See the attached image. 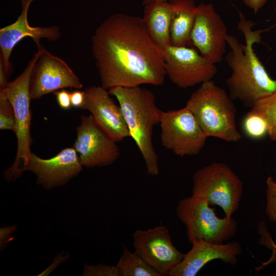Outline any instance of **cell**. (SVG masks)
I'll use <instances>...</instances> for the list:
<instances>
[{
	"label": "cell",
	"instance_id": "4fadbf2b",
	"mask_svg": "<svg viewBox=\"0 0 276 276\" xmlns=\"http://www.w3.org/2000/svg\"><path fill=\"white\" fill-rule=\"evenodd\" d=\"M82 87L79 78L70 66L43 47L30 76L29 91L31 99H38L66 88L80 89Z\"/></svg>",
	"mask_w": 276,
	"mask_h": 276
},
{
	"label": "cell",
	"instance_id": "ac0fdd59",
	"mask_svg": "<svg viewBox=\"0 0 276 276\" xmlns=\"http://www.w3.org/2000/svg\"><path fill=\"white\" fill-rule=\"evenodd\" d=\"M172 6L169 1L153 2L145 5L142 18L147 32L163 52L171 44L170 27Z\"/></svg>",
	"mask_w": 276,
	"mask_h": 276
},
{
	"label": "cell",
	"instance_id": "8992f818",
	"mask_svg": "<svg viewBox=\"0 0 276 276\" xmlns=\"http://www.w3.org/2000/svg\"><path fill=\"white\" fill-rule=\"evenodd\" d=\"M176 213L186 226L187 238L191 243L202 240L221 244L237 232L238 223L233 217L219 218L205 199L192 195L179 201Z\"/></svg>",
	"mask_w": 276,
	"mask_h": 276
},
{
	"label": "cell",
	"instance_id": "30bf717a",
	"mask_svg": "<svg viewBox=\"0 0 276 276\" xmlns=\"http://www.w3.org/2000/svg\"><path fill=\"white\" fill-rule=\"evenodd\" d=\"M226 26L212 4L197 6L191 39L200 54L213 64L220 62L226 51Z\"/></svg>",
	"mask_w": 276,
	"mask_h": 276
},
{
	"label": "cell",
	"instance_id": "5bb4252c",
	"mask_svg": "<svg viewBox=\"0 0 276 276\" xmlns=\"http://www.w3.org/2000/svg\"><path fill=\"white\" fill-rule=\"evenodd\" d=\"M35 0H21V11L13 23L0 29V67L8 78L12 72L10 61L13 48L24 38H31L38 49L42 47L40 40L45 38L51 41L59 40L61 33L59 27H33L30 25L28 15L31 4Z\"/></svg>",
	"mask_w": 276,
	"mask_h": 276
},
{
	"label": "cell",
	"instance_id": "7402d4cb",
	"mask_svg": "<svg viewBox=\"0 0 276 276\" xmlns=\"http://www.w3.org/2000/svg\"><path fill=\"white\" fill-rule=\"evenodd\" d=\"M243 128L246 134L252 139H261L267 134V125L265 119L252 109L244 117Z\"/></svg>",
	"mask_w": 276,
	"mask_h": 276
},
{
	"label": "cell",
	"instance_id": "3957f363",
	"mask_svg": "<svg viewBox=\"0 0 276 276\" xmlns=\"http://www.w3.org/2000/svg\"><path fill=\"white\" fill-rule=\"evenodd\" d=\"M117 99L130 137L134 140L151 176L159 173L158 157L152 141L153 130L159 124L162 111L156 106L154 95L139 86H116L108 89Z\"/></svg>",
	"mask_w": 276,
	"mask_h": 276
},
{
	"label": "cell",
	"instance_id": "44dd1931",
	"mask_svg": "<svg viewBox=\"0 0 276 276\" xmlns=\"http://www.w3.org/2000/svg\"><path fill=\"white\" fill-rule=\"evenodd\" d=\"M251 109L261 115L267 125V134L276 141V91L256 101Z\"/></svg>",
	"mask_w": 276,
	"mask_h": 276
},
{
	"label": "cell",
	"instance_id": "f546056e",
	"mask_svg": "<svg viewBox=\"0 0 276 276\" xmlns=\"http://www.w3.org/2000/svg\"><path fill=\"white\" fill-rule=\"evenodd\" d=\"M15 229V227H5L1 229V241H3L10 233L13 232Z\"/></svg>",
	"mask_w": 276,
	"mask_h": 276
},
{
	"label": "cell",
	"instance_id": "4316f807",
	"mask_svg": "<svg viewBox=\"0 0 276 276\" xmlns=\"http://www.w3.org/2000/svg\"><path fill=\"white\" fill-rule=\"evenodd\" d=\"M58 105L64 110H68L72 106L70 93L62 89L54 93Z\"/></svg>",
	"mask_w": 276,
	"mask_h": 276
},
{
	"label": "cell",
	"instance_id": "5b68a950",
	"mask_svg": "<svg viewBox=\"0 0 276 276\" xmlns=\"http://www.w3.org/2000/svg\"><path fill=\"white\" fill-rule=\"evenodd\" d=\"M43 47L38 49L22 72L5 87L7 96L12 104L15 115L14 132L17 138V153L13 165L7 169L4 176L7 180H14L27 170L32 152L30 132L31 112L29 82L33 67Z\"/></svg>",
	"mask_w": 276,
	"mask_h": 276
},
{
	"label": "cell",
	"instance_id": "ba28073f",
	"mask_svg": "<svg viewBox=\"0 0 276 276\" xmlns=\"http://www.w3.org/2000/svg\"><path fill=\"white\" fill-rule=\"evenodd\" d=\"M159 125L162 144L178 156L197 155L204 147L208 136L186 106L162 111Z\"/></svg>",
	"mask_w": 276,
	"mask_h": 276
},
{
	"label": "cell",
	"instance_id": "e0dca14e",
	"mask_svg": "<svg viewBox=\"0 0 276 276\" xmlns=\"http://www.w3.org/2000/svg\"><path fill=\"white\" fill-rule=\"evenodd\" d=\"M191 249L185 254L181 261L169 273V276H195L209 262L214 260L235 265L237 257L242 252L241 244L237 241L215 244L202 240L192 243Z\"/></svg>",
	"mask_w": 276,
	"mask_h": 276
},
{
	"label": "cell",
	"instance_id": "8fae6325",
	"mask_svg": "<svg viewBox=\"0 0 276 276\" xmlns=\"http://www.w3.org/2000/svg\"><path fill=\"white\" fill-rule=\"evenodd\" d=\"M132 238L134 251L160 276L168 275L184 258L185 254L173 244L169 231L165 226L137 229L132 234Z\"/></svg>",
	"mask_w": 276,
	"mask_h": 276
},
{
	"label": "cell",
	"instance_id": "52a82bcc",
	"mask_svg": "<svg viewBox=\"0 0 276 276\" xmlns=\"http://www.w3.org/2000/svg\"><path fill=\"white\" fill-rule=\"evenodd\" d=\"M243 193V183L227 165L215 162L198 170L193 176L192 195L216 205L225 217H233Z\"/></svg>",
	"mask_w": 276,
	"mask_h": 276
},
{
	"label": "cell",
	"instance_id": "277c9868",
	"mask_svg": "<svg viewBox=\"0 0 276 276\" xmlns=\"http://www.w3.org/2000/svg\"><path fill=\"white\" fill-rule=\"evenodd\" d=\"M226 91L213 80L201 84L185 106L193 113L205 135L229 142L241 139L236 123V108Z\"/></svg>",
	"mask_w": 276,
	"mask_h": 276
},
{
	"label": "cell",
	"instance_id": "484cf974",
	"mask_svg": "<svg viewBox=\"0 0 276 276\" xmlns=\"http://www.w3.org/2000/svg\"><path fill=\"white\" fill-rule=\"evenodd\" d=\"M83 275L120 276V274L116 266L102 264L93 266L85 264Z\"/></svg>",
	"mask_w": 276,
	"mask_h": 276
},
{
	"label": "cell",
	"instance_id": "2e32d148",
	"mask_svg": "<svg viewBox=\"0 0 276 276\" xmlns=\"http://www.w3.org/2000/svg\"><path fill=\"white\" fill-rule=\"evenodd\" d=\"M82 167L77 151L68 147L48 159L32 152L27 170L36 175L38 185L49 190L66 183L81 172Z\"/></svg>",
	"mask_w": 276,
	"mask_h": 276
},
{
	"label": "cell",
	"instance_id": "6da1fadb",
	"mask_svg": "<svg viewBox=\"0 0 276 276\" xmlns=\"http://www.w3.org/2000/svg\"><path fill=\"white\" fill-rule=\"evenodd\" d=\"M91 52L106 89L164 82V52L152 40L140 17L123 13L108 17L92 36Z\"/></svg>",
	"mask_w": 276,
	"mask_h": 276
},
{
	"label": "cell",
	"instance_id": "603a6c76",
	"mask_svg": "<svg viewBox=\"0 0 276 276\" xmlns=\"http://www.w3.org/2000/svg\"><path fill=\"white\" fill-rule=\"evenodd\" d=\"M14 112L6 92L5 87L0 88V129L14 131Z\"/></svg>",
	"mask_w": 276,
	"mask_h": 276
},
{
	"label": "cell",
	"instance_id": "d6986e66",
	"mask_svg": "<svg viewBox=\"0 0 276 276\" xmlns=\"http://www.w3.org/2000/svg\"><path fill=\"white\" fill-rule=\"evenodd\" d=\"M173 11L170 27L171 45L190 47L197 6L194 0H169Z\"/></svg>",
	"mask_w": 276,
	"mask_h": 276
},
{
	"label": "cell",
	"instance_id": "d4e9b609",
	"mask_svg": "<svg viewBox=\"0 0 276 276\" xmlns=\"http://www.w3.org/2000/svg\"><path fill=\"white\" fill-rule=\"evenodd\" d=\"M266 206L265 212L268 218L276 223V181L269 176L266 180Z\"/></svg>",
	"mask_w": 276,
	"mask_h": 276
},
{
	"label": "cell",
	"instance_id": "7a4b0ae2",
	"mask_svg": "<svg viewBox=\"0 0 276 276\" xmlns=\"http://www.w3.org/2000/svg\"><path fill=\"white\" fill-rule=\"evenodd\" d=\"M238 29L244 36L245 44L234 35H226L230 51L225 56L232 73L226 83L233 100H238L251 107L258 100L276 91V80L268 74L255 53L256 43L261 42L262 30H253L254 23L247 19L240 12Z\"/></svg>",
	"mask_w": 276,
	"mask_h": 276
},
{
	"label": "cell",
	"instance_id": "4dcf8cb0",
	"mask_svg": "<svg viewBox=\"0 0 276 276\" xmlns=\"http://www.w3.org/2000/svg\"><path fill=\"white\" fill-rule=\"evenodd\" d=\"M157 1L164 2V1H167V0H143V4L145 5L151 2H157Z\"/></svg>",
	"mask_w": 276,
	"mask_h": 276
},
{
	"label": "cell",
	"instance_id": "ffe728a7",
	"mask_svg": "<svg viewBox=\"0 0 276 276\" xmlns=\"http://www.w3.org/2000/svg\"><path fill=\"white\" fill-rule=\"evenodd\" d=\"M116 266L120 276H160L136 252L124 246Z\"/></svg>",
	"mask_w": 276,
	"mask_h": 276
},
{
	"label": "cell",
	"instance_id": "9a60e30c",
	"mask_svg": "<svg viewBox=\"0 0 276 276\" xmlns=\"http://www.w3.org/2000/svg\"><path fill=\"white\" fill-rule=\"evenodd\" d=\"M107 90L102 86L87 87L84 90L85 102L82 109L88 110L98 125L118 142L130 134L120 106Z\"/></svg>",
	"mask_w": 276,
	"mask_h": 276
},
{
	"label": "cell",
	"instance_id": "9c48e42d",
	"mask_svg": "<svg viewBox=\"0 0 276 276\" xmlns=\"http://www.w3.org/2000/svg\"><path fill=\"white\" fill-rule=\"evenodd\" d=\"M164 56L166 76L181 88L212 80L217 73L215 64L192 47L171 44L164 50Z\"/></svg>",
	"mask_w": 276,
	"mask_h": 276
},
{
	"label": "cell",
	"instance_id": "83f0119b",
	"mask_svg": "<svg viewBox=\"0 0 276 276\" xmlns=\"http://www.w3.org/2000/svg\"><path fill=\"white\" fill-rule=\"evenodd\" d=\"M72 105L82 109L85 102L84 91L76 90L70 93Z\"/></svg>",
	"mask_w": 276,
	"mask_h": 276
},
{
	"label": "cell",
	"instance_id": "7c38bea8",
	"mask_svg": "<svg viewBox=\"0 0 276 276\" xmlns=\"http://www.w3.org/2000/svg\"><path fill=\"white\" fill-rule=\"evenodd\" d=\"M76 131L73 148L83 166H108L119 157L120 152L117 142L98 125L91 114L82 116Z\"/></svg>",
	"mask_w": 276,
	"mask_h": 276
},
{
	"label": "cell",
	"instance_id": "f1b7e54d",
	"mask_svg": "<svg viewBox=\"0 0 276 276\" xmlns=\"http://www.w3.org/2000/svg\"><path fill=\"white\" fill-rule=\"evenodd\" d=\"M242 1L256 13L265 5L267 0H242Z\"/></svg>",
	"mask_w": 276,
	"mask_h": 276
},
{
	"label": "cell",
	"instance_id": "cb8c5ba5",
	"mask_svg": "<svg viewBox=\"0 0 276 276\" xmlns=\"http://www.w3.org/2000/svg\"><path fill=\"white\" fill-rule=\"evenodd\" d=\"M257 232L260 236L259 240L260 244L266 247L271 251V257L269 260L263 262L259 267L256 268V271L259 272L269 264L276 262V243L274 241L264 221H260L258 223Z\"/></svg>",
	"mask_w": 276,
	"mask_h": 276
}]
</instances>
